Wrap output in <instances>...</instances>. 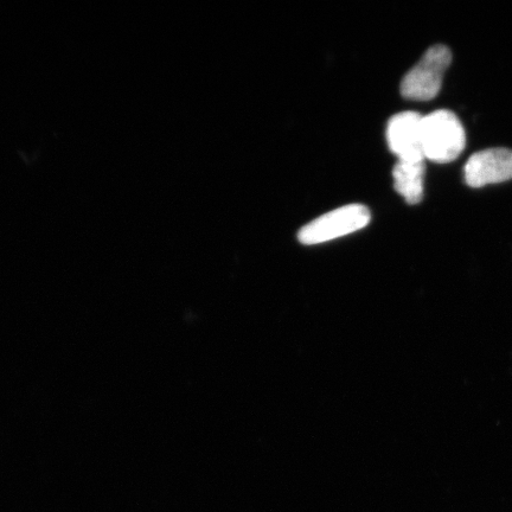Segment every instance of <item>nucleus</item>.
Returning <instances> with one entry per match:
<instances>
[{
  "label": "nucleus",
  "instance_id": "nucleus-1",
  "mask_svg": "<svg viewBox=\"0 0 512 512\" xmlns=\"http://www.w3.org/2000/svg\"><path fill=\"white\" fill-rule=\"evenodd\" d=\"M422 152L425 160L434 163H450L465 149L466 134L457 115L439 110L422 117Z\"/></svg>",
  "mask_w": 512,
  "mask_h": 512
},
{
  "label": "nucleus",
  "instance_id": "nucleus-2",
  "mask_svg": "<svg viewBox=\"0 0 512 512\" xmlns=\"http://www.w3.org/2000/svg\"><path fill=\"white\" fill-rule=\"evenodd\" d=\"M452 62L451 50L445 46H433L401 82L403 98L414 101H430L440 92L444 74Z\"/></svg>",
  "mask_w": 512,
  "mask_h": 512
},
{
  "label": "nucleus",
  "instance_id": "nucleus-3",
  "mask_svg": "<svg viewBox=\"0 0 512 512\" xmlns=\"http://www.w3.org/2000/svg\"><path fill=\"white\" fill-rule=\"evenodd\" d=\"M370 217L366 206L349 204L306 224L300 229L298 240L305 246H312L343 238L367 227Z\"/></svg>",
  "mask_w": 512,
  "mask_h": 512
},
{
  "label": "nucleus",
  "instance_id": "nucleus-4",
  "mask_svg": "<svg viewBox=\"0 0 512 512\" xmlns=\"http://www.w3.org/2000/svg\"><path fill=\"white\" fill-rule=\"evenodd\" d=\"M464 178L471 188L509 181L512 179V151L489 149L475 153L467 160Z\"/></svg>",
  "mask_w": 512,
  "mask_h": 512
},
{
  "label": "nucleus",
  "instance_id": "nucleus-5",
  "mask_svg": "<svg viewBox=\"0 0 512 512\" xmlns=\"http://www.w3.org/2000/svg\"><path fill=\"white\" fill-rule=\"evenodd\" d=\"M422 115L416 112L395 114L387 126L390 151L402 162L425 160L421 139Z\"/></svg>",
  "mask_w": 512,
  "mask_h": 512
},
{
  "label": "nucleus",
  "instance_id": "nucleus-6",
  "mask_svg": "<svg viewBox=\"0 0 512 512\" xmlns=\"http://www.w3.org/2000/svg\"><path fill=\"white\" fill-rule=\"evenodd\" d=\"M394 188L411 206L424 198L425 160L398 163L393 169Z\"/></svg>",
  "mask_w": 512,
  "mask_h": 512
}]
</instances>
